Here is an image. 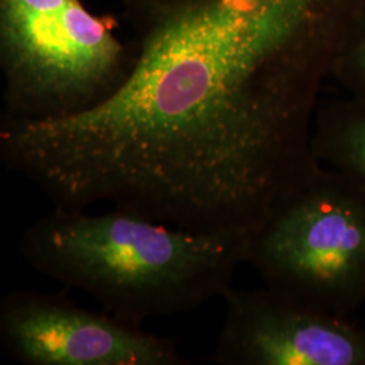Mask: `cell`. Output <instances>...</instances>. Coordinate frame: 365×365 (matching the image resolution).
<instances>
[{
  "mask_svg": "<svg viewBox=\"0 0 365 365\" xmlns=\"http://www.w3.org/2000/svg\"><path fill=\"white\" fill-rule=\"evenodd\" d=\"M331 78L352 98L365 102V4L339 46Z\"/></svg>",
  "mask_w": 365,
  "mask_h": 365,
  "instance_id": "cell-8",
  "label": "cell"
},
{
  "mask_svg": "<svg viewBox=\"0 0 365 365\" xmlns=\"http://www.w3.org/2000/svg\"><path fill=\"white\" fill-rule=\"evenodd\" d=\"M0 342L25 365H188L167 337L63 294L18 289L0 300Z\"/></svg>",
  "mask_w": 365,
  "mask_h": 365,
  "instance_id": "cell-5",
  "label": "cell"
},
{
  "mask_svg": "<svg viewBox=\"0 0 365 365\" xmlns=\"http://www.w3.org/2000/svg\"><path fill=\"white\" fill-rule=\"evenodd\" d=\"M365 0H123L130 71L71 117L0 119L3 164L53 207L126 210L249 248L322 165V87Z\"/></svg>",
  "mask_w": 365,
  "mask_h": 365,
  "instance_id": "cell-1",
  "label": "cell"
},
{
  "mask_svg": "<svg viewBox=\"0 0 365 365\" xmlns=\"http://www.w3.org/2000/svg\"><path fill=\"white\" fill-rule=\"evenodd\" d=\"M131 63L117 21L92 13L83 0H0L4 119L90 110L117 91Z\"/></svg>",
  "mask_w": 365,
  "mask_h": 365,
  "instance_id": "cell-3",
  "label": "cell"
},
{
  "mask_svg": "<svg viewBox=\"0 0 365 365\" xmlns=\"http://www.w3.org/2000/svg\"><path fill=\"white\" fill-rule=\"evenodd\" d=\"M19 252L39 274L144 325L222 298L248 247L126 210L53 207L27 226Z\"/></svg>",
  "mask_w": 365,
  "mask_h": 365,
  "instance_id": "cell-2",
  "label": "cell"
},
{
  "mask_svg": "<svg viewBox=\"0 0 365 365\" xmlns=\"http://www.w3.org/2000/svg\"><path fill=\"white\" fill-rule=\"evenodd\" d=\"M264 286L327 313L365 303V188L321 165L250 241Z\"/></svg>",
  "mask_w": 365,
  "mask_h": 365,
  "instance_id": "cell-4",
  "label": "cell"
},
{
  "mask_svg": "<svg viewBox=\"0 0 365 365\" xmlns=\"http://www.w3.org/2000/svg\"><path fill=\"white\" fill-rule=\"evenodd\" d=\"M210 361L220 365H365V329L274 288H229Z\"/></svg>",
  "mask_w": 365,
  "mask_h": 365,
  "instance_id": "cell-6",
  "label": "cell"
},
{
  "mask_svg": "<svg viewBox=\"0 0 365 365\" xmlns=\"http://www.w3.org/2000/svg\"><path fill=\"white\" fill-rule=\"evenodd\" d=\"M312 148L319 164L365 188V102L349 96L318 108Z\"/></svg>",
  "mask_w": 365,
  "mask_h": 365,
  "instance_id": "cell-7",
  "label": "cell"
}]
</instances>
